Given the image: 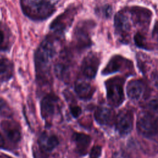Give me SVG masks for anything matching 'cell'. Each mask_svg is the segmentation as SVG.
I'll return each instance as SVG.
<instances>
[{"mask_svg":"<svg viewBox=\"0 0 158 158\" xmlns=\"http://www.w3.org/2000/svg\"><path fill=\"white\" fill-rule=\"evenodd\" d=\"M77 12L75 7H70L58 15L50 25V29L52 31V33L61 36L72 23Z\"/></svg>","mask_w":158,"mask_h":158,"instance_id":"9","label":"cell"},{"mask_svg":"<svg viewBox=\"0 0 158 158\" xmlns=\"http://www.w3.org/2000/svg\"><path fill=\"white\" fill-rule=\"evenodd\" d=\"M94 117L96 121L102 125H112L115 121L114 110L105 107H99L94 112Z\"/></svg>","mask_w":158,"mask_h":158,"instance_id":"15","label":"cell"},{"mask_svg":"<svg viewBox=\"0 0 158 158\" xmlns=\"http://www.w3.org/2000/svg\"><path fill=\"white\" fill-rule=\"evenodd\" d=\"M100 64L99 55L95 52L88 53L83 59L80 73L82 78L90 80L95 78Z\"/></svg>","mask_w":158,"mask_h":158,"instance_id":"10","label":"cell"},{"mask_svg":"<svg viewBox=\"0 0 158 158\" xmlns=\"http://www.w3.org/2000/svg\"><path fill=\"white\" fill-rule=\"evenodd\" d=\"M136 128L138 133L143 136L152 139L157 134V119L152 114L141 112L137 118Z\"/></svg>","mask_w":158,"mask_h":158,"instance_id":"5","label":"cell"},{"mask_svg":"<svg viewBox=\"0 0 158 158\" xmlns=\"http://www.w3.org/2000/svg\"><path fill=\"white\" fill-rule=\"evenodd\" d=\"M72 138L76 143L78 154L81 156L86 155L88 148L91 141V137L85 133H74L73 134Z\"/></svg>","mask_w":158,"mask_h":158,"instance_id":"17","label":"cell"},{"mask_svg":"<svg viewBox=\"0 0 158 158\" xmlns=\"http://www.w3.org/2000/svg\"><path fill=\"white\" fill-rule=\"evenodd\" d=\"M13 74L12 62L6 58L0 59V81L9 80Z\"/></svg>","mask_w":158,"mask_h":158,"instance_id":"19","label":"cell"},{"mask_svg":"<svg viewBox=\"0 0 158 158\" xmlns=\"http://www.w3.org/2000/svg\"><path fill=\"white\" fill-rule=\"evenodd\" d=\"M59 102L58 97L54 94L46 95L41 101V115L43 119H47L52 116Z\"/></svg>","mask_w":158,"mask_h":158,"instance_id":"12","label":"cell"},{"mask_svg":"<svg viewBox=\"0 0 158 158\" xmlns=\"http://www.w3.org/2000/svg\"><path fill=\"white\" fill-rule=\"evenodd\" d=\"M94 27V23L91 20H83L76 25L73 30V42L77 50L80 51L91 46V33Z\"/></svg>","mask_w":158,"mask_h":158,"instance_id":"3","label":"cell"},{"mask_svg":"<svg viewBox=\"0 0 158 158\" xmlns=\"http://www.w3.org/2000/svg\"><path fill=\"white\" fill-rule=\"evenodd\" d=\"M1 127L9 141L17 143L21 139V133L18 125L14 121L6 120L1 122Z\"/></svg>","mask_w":158,"mask_h":158,"instance_id":"14","label":"cell"},{"mask_svg":"<svg viewBox=\"0 0 158 158\" xmlns=\"http://www.w3.org/2000/svg\"><path fill=\"white\" fill-rule=\"evenodd\" d=\"M0 158H10V157L5 155V154H0Z\"/></svg>","mask_w":158,"mask_h":158,"instance_id":"27","label":"cell"},{"mask_svg":"<svg viewBox=\"0 0 158 158\" xmlns=\"http://www.w3.org/2000/svg\"><path fill=\"white\" fill-rule=\"evenodd\" d=\"M145 89V84L143 80H133L129 81L127 86V94L130 99L137 101L143 96Z\"/></svg>","mask_w":158,"mask_h":158,"instance_id":"16","label":"cell"},{"mask_svg":"<svg viewBox=\"0 0 158 158\" xmlns=\"http://www.w3.org/2000/svg\"><path fill=\"white\" fill-rule=\"evenodd\" d=\"M60 35L52 33L41 43L35 53V67L36 80L39 84H49L52 80L51 69L57 54Z\"/></svg>","mask_w":158,"mask_h":158,"instance_id":"1","label":"cell"},{"mask_svg":"<svg viewBox=\"0 0 158 158\" xmlns=\"http://www.w3.org/2000/svg\"><path fill=\"white\" fill-rule=\"evenodd\" d=\"M124 83L125 78L122 77L111 78L105 82L107 101L111 106L117 107L124 101Z\"/></svg>","mask_w":158,"mask_h":158,"instance_id":"4","label":"cell"},{"mask_svg":"<svg viewBox=\"0 0 158 158\" xmlns=\"http://www.w3.org/2000/svg\"><path fill=\"white\" fill-rule=\"evenodd\" d=\"M24 14L33 20H43L54 12V4L50 0H20Z\"/></svg>","mask_w":158,"mask_h":158,"instance_id":"2","label":"cell"},{"mask_svg":"<svg viewBox=\"0 0 158 158\" xmlns=\"http://www.w3.org/2000/svg\"><path fill=\"white\" fill-rule=\"evenodd\" d=\"M6 148V142L2 137V136L0 134V148Z\"/></svg>","mask_w":158,"mask_h":158,"instance_id":"26","label":"cell"},{"mask_svg":"<svg viewBox=\"0 0 158 158\" xmlns=\"http://www.w3.org/2000/svg\"><path fill=\"white\" fill-rule=\"evenodd\" d=\"M75 91L81 99L88 100L93 96L95 92V88L88 80L79 78L75 83Z\"/></svg>","mask_w":158,"mask_h":158,"instance_id":"13","label":"cell"},{"mask_svg":"<svg viewBox=\"0 0 158 158\" xmlns=\"http://www.w3.org/2000/svg\"><path fill=\"white\" fill-rule=\"evenodd\" d=\"M131 23L141 30H146L151 20L152 12L147 8L134 6L127 8Z\"/></svg>","mask_w":158,"mask_h":158,"instance_id":"7","label":"cell"},{"mask_svg":"<svg viewBox=\"0 0 158 158\" xmlns=\"http://www.w3.org/2000/svg\"><path fill=\"white\" fill-rule=\"evenodd\" d=\"M111 7L110 6H107V7H102V10L101 11L100 13L104 14V16L106 17H109L111 14Z\"/></svg>","mask_w":158,"mask_h":158,"instance_id":"25","label":"cell"},{"mask_svg":"<svg viewBox=\"0 0 158 158\" xmlns=\"http://www.w3.org/2000/svg\"><path fill=\"white\" fill-rule=\"evenodd\" d=\"M115 127L118 133L122 136L129 134L133 128V115L128 109L121 110L115 118Z\"/></svg>","mask_w":158,"mask_h":158,"instance_id":"11","label":"cell"},{"mask_svg":"<svg viewBox=\"0 0 158 158\" xmlns=\"http://www.w3.org/2000/svg\"><path fill=\"white\" fill-rule=\"evenodd\" d=\"M133 65L131 61L119 56L115 55L112 57L102 71V74L108 75L115 72H126L131 73L133 72Z\"/></svg>","mask_w":158,"mask_h":158,"instance_id":"8","label":"cell"},{"mask_svg":"<svg viewBox=\"0 0 158 158\" xmlns=\"http://www.w3.org/2000/svg\"><path fill=\"white\" fill-rule=\"evenodd\" d=\"M102 153V148L99 145H96L93 146L89 153L90 158H99Z\"/></svg>","mask_w":158,"mask_h":158,"instance_id":"22","label":"cell"},{"mask_svg":"<svg viewBox=\"0 0 158 158\" xmlns=\"http://www.w3.org/2000/svg\"><path fill=\"white\" fill-rule=\"evenodd\" d=\"M70 111L73 117L77 118L80 115V114L81 113V109L78 106L73 105V106H70Z\"/></svg>","mask_w":158,"mask_h":158,"instance_id":"24","label":"cell"},{"mask_svg":"<svg viewBox=\"0 0 158 158\" xmlns=\"http://www.w3.org/2000/svg\"><path fill=\"white\" fill-rule=\"evenodd\" d=\"M39 144L41 149L46 152H51L58 146L59 140L55 135H51L49 137H46V135L43 134L40 138Z\"/></svg>","mask_w":158,"mask_h":158,"instance_id":"18","label":"cell"},{"mask_svg":"<svg viewBox=\"0 0 158 158\" xmlns=\"http://www.w3.org/2000/svg\"><path fill=\"white\" fill-rule=\"evenodd\" d=\"M9 112L10 110L7 106V104L2 98H0V114L8 116L9 115Z\"/></svg>","mask_w":158,"mask_h":158,"instance_id":"23","label":"cell"},{"mask_svg":"<svg viewBox=\"0 0 158 158\" xmlns=\"http://www.w3.org/2000/svg\"><path fill=\"white\" fill-rule=\"evenodd\" d=\"M135 44L139 48H141L144 49H149L148 44L147 43L146 37L144 32L138 31L137 32L133 37Z\"/></svg>","mask_w":158,"mask_h":158,"instance_id":"20","label":"cell"},{"mask_svg":"<svg viewBox=\"0 0 158 158\" xmlns=\"http://www.w3.org/2000/svg\"><path fill=\"white\" fill-rule=\"evenodd\" d=\"M116 34L122 43H128L131 28V22L127 8L118 12L114 17Z\"/></svg>","mask_w":158,"mask_h":158,"instance_id":"6","label":"cell"},{"mask_svg":"<svg viewBox=\"0 0 158 158\" xmlns=\"http://www.w3.org/2000/svg\"><path fill=\"white\" fill-rule=\"evenodd\" d=\"M9 41L7 38L6 36V34L2 30V27H0V51L7 50L9 48Z\"/></svg>","mask_w":158,"mask_h":158,"instance_id":"21","label":"cell"}]
</instances>
